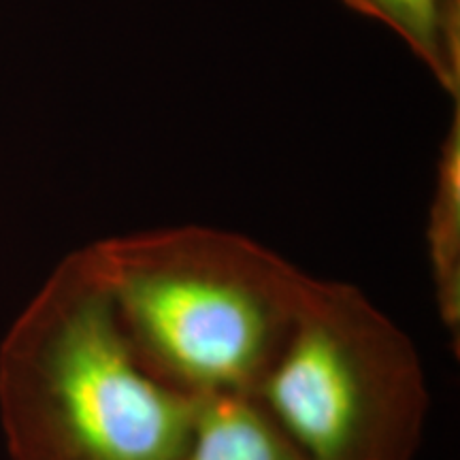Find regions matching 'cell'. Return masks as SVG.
<instances>
[{
    "label": "cell",
    "mask_w": 460,
    "mask_h": 460,
    "mask_svg": "<svg viewBox=\"0 0 460 460\" xmlns=\"http://www.w3.org/2000/svg\"><path fill=\"white\" fill-rule=\"evenodd\" d=\"M200 407L135 354L94 243L58 262L0 343L11 460H183Z\"/></svg>",
    "instance_id": "obj_1"
},
{
    "label": "cell",
    "mask_w": 460,
    "mask_h": 460,
    "mask_svg": "<svg viewBox=\"0 0 460 460\" xmlns=\"http://www.w3.org/2000/svg\"><path fill=\"white\" fill-rule=\"evenodd\" d=\"M94 247L135 354L200 401L256 393L312 284L269 247L214 226L146 230Z\"/></svg>",
    "instance_id": "obj_2"
},
{
    "label": "cell",
    "mask_w": 460,
    "mask_h": 460,
    "mask_svg": "<svg viewBox=\"0 0 460 460\" xmlns=\"http://www.w3.org/2000/svg\"><path fill=\"white\" fill-rule=\"evenodd\" d=\"M252 396L303 460H413L429 413L411 339L356 286L318 278Z\"/></svg>",
    "instance_id": "obj_3"
},
{
    "label": "cell",
    "mask_w": 460,
    "mask_h": 460,
    "mask_svg": "<svg viewBox=\"0 0 460 460\" xmlns=\"http://www.w3.org/2000/svg\"><path fill=\"white\" fill-rule=\"evenodd\" d=\"M460 101V99H458ZM441 143L433 199L429 207L427 247L437 314L458 345L460 331V105Z\"/></svg>",
    "instance_id": "obj_4"
},
{
    "label": "cell",
    "mask_w": 460,
    "mask_h": 460,
    "mask_svg": "<svg viewBox=\"0 0 460 460\" xmlns=\"http://www.w3.org/2000/svg\"><path fill=\"white\" fill-rule=\"evenodd\" d=\"M394 31L454 101L460 99V0H343Z\"/></svg>",
    "instance_id": "obj_5"
},
{
    "label": "cell",
    "mask_w": 460,
    "mask_h": 460,
    "mask_svg": "<svg viewBox=\"0 0 460 460\" xmlns=\"http://www.w3.org/2000/svg\"><path fill=\"white\" fill-rule=\"evenodd\" d=\"M183 460H303L254 396L205 399Z\"/></svg>",
    "instance_id": "obj_6"
}]
</instances>
